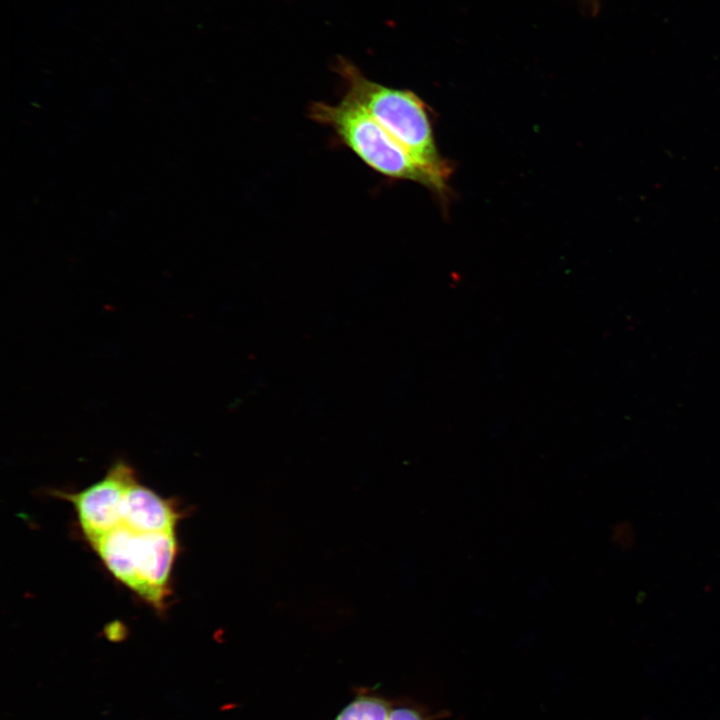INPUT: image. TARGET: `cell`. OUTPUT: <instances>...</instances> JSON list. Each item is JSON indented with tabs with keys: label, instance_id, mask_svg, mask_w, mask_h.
Listing matches in <instances>:
<instances>
[{
	"label": "cell",
	"instance_id": "3",
	"mask_svg": "<svg viewBox=\"0 0 720 720\" xmlns=\"http://www.w3.org/2000/svg\"><path fill=\"white\" fill-rule=\"evenodd\" d=\"M110 573L155 609L166 607L178 552L176 532L118 526L91 544Z\"/></svg>",
	"mask_w": 720,
	"mask_h": 720
},
{
	"label": "cell",
	"instance_id": "7",
	"mask_svg": "<svg viewBox=\"0 0 720 720\" xmlns=\"http://www.w3.org/2000/svg\"><path fill=\"white\" fill-rule=\"evenodd\" d=\"M388 720H431V718L415 706L393 704Z\"/></svg>",
	"mask_w": 720,
	"mask_h": 720
},
{
	"label": "cell",
	"instance_id": "1",
	"mask_svg": "<svg viewBox=\"0 0 720 720\" xmlns=\"http://www.w3.org/2000/svg\"><path fill=\"white\" fill-rule=\"evenodd\" d=\"M334 71L345 96L384 128L420 165L444 180L450 168L440 158L425 103L413 92L391 88L366 77L351 61L338 56Z\"/></svg>",
	"mask_w": 720,
	"mask_h": 720
},
{
	"label": "cell",
	"instance_id": "6",
	"mask_svg": "<svg viewBox=\"0 0 720 720\" xmlns=\"http://www.w3.org/2000/svg\"><path fill=\"white\" fill-rule=\"evenodd\" d=\"M392 707L383 697L359 692L335 720H388Z\"/></svg>",
	"mask_w": 720,
	"mask_h": 720
},
{
	"label": "cell",
	"instance_id": "4",
	"mask_svg": "<svg viewBox=\"0 0 720 720\" xmlns=\"http://www.w3.org/2000/svg\"><path fill=\"white\" fill-rule=\"evenodd\" d=\"M136 479L135 471L118 461L105 477L76 493L54 492L73 504L80 527L90 544L121 525V505L127 489Z\"/></svg>",
	"mask_w": 720,
	"mask_h": 720
},
{
	"label": "cell",
	"instance_id": "5",
	"mask_svg": "<svg viewBox=\"0 0 720 720\" xmlns=\"http://www.w3.org/2000/svg\"><path fill=\"white\" fill-rule=\"evenodd\" d=\"M182 513L176 504L141 485L127 489L121 505V525L141 533L176 532Z\"/></svg>",
	"mask_w": 720,
	"mask_h": 720
},
{
	"label": "cell",
	"instance_id": "2",
	"mask_svg": "<svg viewBox=\"0 0 720 720\" xmlns=\"http://www.w3.org/2000/svg\"><path fill=\"white\" fill-rule=\"evenodd\" d=\"M308 116L329 128L339 144L378 174L390 179L417 182L435 191L445 186L443 178L420 165L384 128L345 95L337 104L313 102Z\"/></svg>",
	"mask_w": 720,
	"mask_h": 720
}]
</instances>
